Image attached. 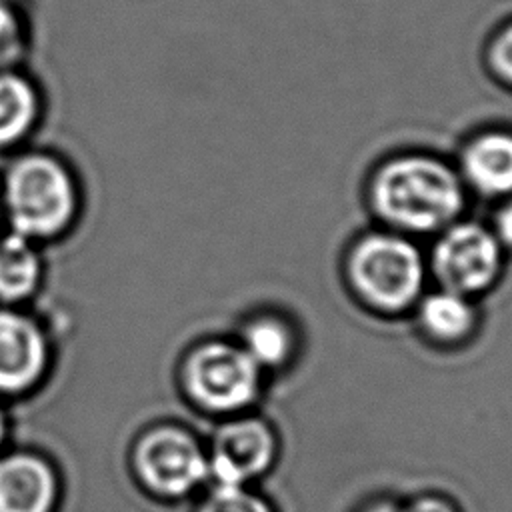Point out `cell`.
Returning a JSON list of instances; mask_svg holds the SVG:
<instances>
[{"instance_id":"obj_20","label":"cell","mask_w":512,"mask_h":512,"mask_svg":"<svg viewBox=\"0 0 512 512\" xmlns=\"http://www.w3.org/2000/svg\"><path fill=\"white\" fill-rule=\"evenodd\" d=\"M400 500L402 498H394L386 494L372 496L364 504H360L356 512H400Z\"/></svg>"},{"instance_id":"obj_7","label":"cell","mask_w":512,"mask_h":512,"mask_svg":"<svg viewBox=\"0 0 512 512\" xmlns=\"http://www.w3.org/2000/svg\"><path fill=\"white\" fill-rule=\"evenodd\" d=\"M502 254L504 248L490 228L456 220L440 230L428 266L440 288L472 298L496 282L502 270Z\"/></svg>"},{"instance_id":"obj_8","label":"cell","mask_w":512,"mask_h":512,"mask_svg":"<svg viewBox=\"0 0 512 512\" xmlns=\"http://www.w3.org/2000/svg\"><path fill=\"white\" fill-rule=\"evenodd\" d=\"M56 340L30 306H0V398L24 396L50 374Z\"/></svg>"},{"instance_id":"obj_19","label":"cell","mask_w":512,"mask_h":512,"mask_svg":"<svg viewBox=\"0 0 512 512\" xmlns=\"http://www.w3.org/2000/svg\"><path fill=\"white\" fill-rule=\"evenodd\" d=\"M490 230L502 248H512V196L504 198V202L498 206Z\"/></svg>"},{"instance_id":"obj_10","label":"cell","mask_w":512,"mask_h":512,"mask_svg":"<svg viewBox=\"0 0 512 512\" xmlns=\"http://www.w3.org/2000/svg\"><path fill=\"white\" fill-rule=\"evenodd\" d=\"M48 280L46 246L0 230V306H32Z\"/></svg>"},{"instance_id":"obj_6","label":"cell","mask_w":512,"mask_h":512,"mask_svg":"<svg viewBox=\"0 0 512 512\" xmlns=\"http://www.w3.org/2000/svg\"><path fill=\"white\" fill-rule=\"evenodd\" d=\"M214 484L256 486L278 462L280 438L262 416L242 412L224 418L206 444Z\"/></svg>"},{"instance_id":"obj_22","label":"cell","mask_w":512,"mask_h":512,"mask_svg":"<svg viewBox=\"0 0 512 512\" xmlns=\"http://www.w3.org/2000/svg\"><path fill=\"white\" fill-rule=\"evenodd\" d=\"M4 228V220H2V210H0V230Z\"/></svg>"},{"instance_id":"obj_18","label":"cell","mask_w":512,"mask_h":512,"mask_svg":"<svg viewBox=\"0 0 512 512\" xmlns=\"http://www.w3.org/2000/svg\"><path fill=\"white\" fill-rule=\"evenodd\" d=\"M400 512H462L458 502L448 494L428 490L400 500Z\"/></svg>"},{"instance_id":"obj_13","label":"cell","mask_w":512,"mask_h":512,"mask_svg":"<svg viewBox=\"0 0 512 512\" xmlns=\"http://www.w3.org/2000/svg\"><path fill=\"white\" fill-rule=\"evenodd\" d=\"M416 320L430 340L438 344H456L472 334L478 314L472 298L438 288L418 298Z\"/></svg>"},{"instance_id":"obj_16","label":"cell","mask_w":512,"mask_h":512,"mask_svg":"<svg viewBox=\"0 0 512 512\" xmlns=\"http://www.w3.org/2000/svg\"><path fill=\"white\" fill-rule=\"evenodd\" d=\"M196 512H278V510L254 486L214 484L196 506Z\"/></svg>"},{"instance_id":"obj_4","label":"cell","mask_w":512,"mask_h":512,"mask_svg":"<svg viewBox=\"0 0 512 512\" xmlns=\"http://www.w3.org/2000/svg\"><path fill=\"white\" fill-rule=\"evenodd\" d=\"M178 382L194 408L228 418L258 402L264 372L238 342L210 338L184 352Z\"/></svg>"},{"instance_id":"obj_21","label":"cell","mask_w":512,"mask_h":512,"mask_svg":"<svg viewBox=\"0 0 512 512\" xmlns=\"http://www.w3.org/2000/svg\"><path fill=\"white\" fill-rule=\"evenodd\" d=\"M4 432H6V416H4V410L0 406V442L4 438Z\"/></svg>"},{"instance_id":"obj_17","label":"cell","mask_w":512,"mask_h":512,"mask_svg":"<svg viewBox=\"0 0 512 512\" xmlns=\"http://www.w3.org/2000/svg\"><path fill=\"white\" fill-rule=\"evenodd\" d=\"M488 62L494 74L512 86V22L506 24L490 44Z\"/></svg>"},{"instance_id":"obj_12","label":"cell","mask_w":512,"mask_h":512,"mask_svg":"<svg viewBox=\"0 0 512 512\" xmlns=\"http://www.w3.org/2000/svg\"><path fill=\"white\" fill-rule=\"evenodd\" d=\"M56 500L52 468L32 454L0 460V512H50Z\"/></svg>"},{"instance_id":"obj_11","label":"cell","mask_w":512,"mask_h":512,"mask_svg":"<svg viewBox=\"0 0 512 512\" xmlns=\"http://www.w3.org/2000/svg\"><path fill=\"white\" fill-rule=\"evenodd\" d=\"M460 178L484 196H512V132L484 130L460 152Z\"/></svg>"},{"instance_id":"obj_3","label":"cell","mask_w":512,"mask_h":512,"mask_svg":"<svg viewBox=\"0 0 512 512\" xmlns=\"http://www.w3.org/2000/svg\"><path fill=\"white\" fill-rule=\"evenodd\" d=\"M428 266L418 246L396 230L360 236L346 256L352 292L372 310L398 314L422 296Z\"/></svg>"},{"instance_id":"obj_15","label":"cell","mask_w":512,"mask_h":512,"mask_svg":"<svg viewBox=\"0 0 512 512\" xmlns=\"http://www.w3.org/2000/svg\"><path fill=\"white\" fill-rule=\"evenodd\" d=\"M32 20L24 0H0V68L26 66Z\"/></svg>"},{"instance_id":"obj_2","label":"cell","mask_w":512,"mask_h":512,"mask_svg":"<svg viewBox=\"0 0 512 512\" xmlns=\"http://www.w3.org/2000/svg\"><path fill=\"white\" fill-rule=\"evenodd\" d=\"M368 198L378 218L406 236L444 230L458 220L466 202L460 174L422 152L382 162L370 178Z\"/></svg>"},{"instance_id":"obj_1","label":"cell","mask_w":512,"mask_h":512,"mask_svg":"<svg viewBox=\"0 0 512 512\" xmlns=\"http://www.w3.org/2000/svg\"><path fill=\"white\" fill-rule=\"evenodd\" d=\"M84 208V182L58 150L30 144L4 160L0 210L6 230L48 248L74 234Z\"/></svg>"},{"instance_id":"obj_5","label":"cell","mask_w":512,"mask_h":512,"mask_svg":"<svg viewBox=\"0 0 512 512\" xmlns=\"http://www.w3.org/2000/svg\"><path fill=\"white\" fill-rule=\"evenodd\" d=\"M134 466L146 488L166 498H182L208 478L206 446L180 424L148 428L134 448Z\"/></svg>"},{"instance_id":"obj_9","label":"cell","mask_w":512,"mask_h":512,"mask_svg":"<svg viewBox=\"0 0 512 512\" xmlns=\"http://www.w3.org/2000/svg\"><path fill=\"white\" fill-rule=\"evenodd\" d=\"M46 118V94L26 66L0 68V158L32 144Z\"/></svg>"},{"instance_id":"obj_14","label":"cell","mask_w":512,"mask_h":512,"mask_svg":"<svg viewBox=\"0 0 512 512\" xmlns=\"http://www.w3.org/2000/svg\"><path fill=\"white\" fill-rule=\"evenodd\" d=\"M238 344L260 366L262 372L284 368L298 350L294 326L276 312L250 316L240 330Z\"/></svg>"}]
</instances>
